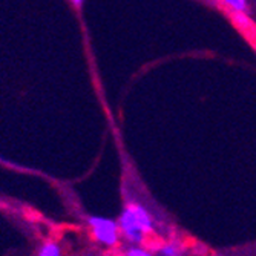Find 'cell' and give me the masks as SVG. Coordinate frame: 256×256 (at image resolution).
<instances>
[{"label":"cell","instance_id":"obj_1","mask_svg":"<svg viewBox=\"0 0 256 256\" xmlns=\"http://www.w3.org/2000/svg\"><path fill=\"white\" fill-rule=\"evenodd\" d=\"M120 235L130 244H143L146 236L152 234L154 221L150 214L136 202L129 204L118 218Z\"/></svg>","mask_w":256,"mask_h":256},{"label":"cell","instance_id":"obj_2","mask_svg":"<svg viewBox=\"0 0 256 256\" xmlns=\"http://www.w3.org/2000/svg\"><path fill=\"white\" fill-rule=\"evenodd\" d=\"M88 224L92 230V236L97 242L104 247H115L120 241L118 221H114L104 216H90Z\"/></svg>","mask_w":256,"mask_h":256},{"label":"cell","instance_id":"obj_3","mask_svg":"<svg viewBox=\"0 0 256 256\" xmlns=\"http://www.w3.org/2000/svg\"><path fill=\"white\" fill-rule=\"evenodd\" d=\"M60 254H62V248L56 242H46L38 250V256H60Z\"/></svg>","mask_w":256,"mask_h":256},{"label":"cell","instance_id":"obj_4","mask_svg":"<svg viewBox=\"0 0 256 256\" xmlns=\"http://www.w3.org/2000/svg\"><path fill=\"white\" fill-rule=\"evenodd\" d=\"M181 247L175 242H169V244H164L160 250H158V254H162V256H176V254H181L182 250H180Z\"/></svg>","mask_w":256,"mask_h":256},{"label":"cell","instance_id":"obj_5","mask_svg":"<svg viewBox=\"0 0 256 256\" xmlns=\"http://www.w3.org/2000/svg\"><path fill=\"white\" fill-rule=\"evenodd\" d=\"M221 2L228 6L232 11H246L247 10V0H221Z\"/></svg>","mask_w":256,"mask_h":256},{"label":"cell","instance_id":"obj_6","mask_svg":"<svg viewBox=\"0 0 256 256\" xmlns=\"http://www.w3.org/2000/svg\"><path fill=\"white\" fill-rule=\"evenodd\" d=\"M124 254H128V256H149L150 252L143 247H140L138 244H132L128 250H124Z\"/></svg>","mask_w":256,"mask_h":256},{"label":"cell","instance_id":"obj_7","mask_svg":"<svg viewBox=\"0 0 256 256\" xmlns=\"http://www.w3.org/2000/svg\"><path fill=\"white\" fill-rule=\"evenodd\" d=\"M234 22L236 23V26H238V28H246V26L250 25V20H248V17L244 14V11H235V14H234Z\"/></svg>","mask_w":256,"mask_h":256},{"label":"cell","instance_id":"obj_8","mask_svg":"<svg viewBox=\"0 0 256 256\" xmlns=\"http://www.w3.org/2000/svg\"><path fill=\"white\" fill-rule=\"evenodd\" d=\"M71 2H72L76 6H82V4L84 2V0H71Z\"/></svg>","mask_w":256,"mask_h":256}]
</instances>
